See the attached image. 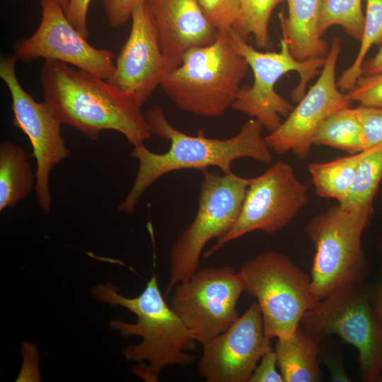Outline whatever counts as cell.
Segmentation results:
<instances>
[{
	"instance_id": "obj_1",
	"label": "cell",
	"mask_w": 382,
	"mask_h": 382,
	"mask_svg": "<svg viewBox=\"0 0 382 382\" xmlns=\"http://www.w3.org/2000/svg\"><path fill=\"white\" fill-rule=\"evenodd\" d=\"M152 135L170 141L163 154L148 149L144 143L134 146L131 156L139 161L134 183L119 211L131 214L141 197L160 178L182 169L201 172L214 166L223 173H230L231 163L241 158H250L265 164L272 162L271 149L262 136L263 125L252 118L245 122L232 137L220 139L206 137L201 132L192 136L175 128L167 120L159 106L149 108L146 115Z\"/></svg>"
},
{
	"instance_id": "obj_2",
	"label": "cell",
	"mask_w": 382,
	"mask_h": 382,
	"mask_svg": "<svg viewBox=\"0 0 382 382\" xmlns=\"http://www.w3.org/2000/svg\"><path fill=\"white\" fill-rule=\"evenodd\" d=\"M40 79L45 101L62 123L90 139L103 130L121 133L133 146L151 137L141 107L107 80L57 61H45Z\"/></svg>"
},
{
	"instance_id": "obj_3",
	"label": "cell",
	"mask_w": 382,
	"mask_h": 382,
	"mask_svg": "<svg viewBox=\"0 0 382 382\" xmlns=\"http://www.w3.org/2000/svg\"><path fill=\"white\" fill-rule=\"evenodd\" d=\"M98 301L111 306H122L134 313L135 323L112 320L110 326L123 337L138 336L141 341L123 348L122 353L127 361L137 364L130 369L132 374L146 382H156L166 366H188L195 356L197 342L162 294L155 273L143 291L133 298L119 293L111 282L99 283L91 289Z\"/></svg>"
},
{
	"instance_id": "obj_4",
	"label": "cell",
	"mask_w": 382,
	"mask_h": 382,
	"mask_svg": "<svg viewBox=\"0 0 382 382\" xmlns=\"http://www.w3.org/2000/svg\"><path fill=\"white\" fill-rule=\"evenodd\" d=\"M249 68L229 33L216 30L212 42L187 50L180 64L165 76L159 86L180 109L217 118L236 100Z\"/></svg>"
},
{
	"instance_id": "obj_5",
	"label": "cell",
	"mask_w": 382,
	"mask_h": 382,
	"mask_svg": "<svg viewBox=\"0 0 382 382\" xmlns=\"http://www.w3.org/2000/svg\"><path fill=\"white\" fill-rule=\"evenodd\" d=\"M373 212V207L348 209L338 204L306 225L305 232L316 248L310 277L318 301L340 287L365 282L369 269L361 237Z\"/></svg>"
},
{
	"instance_id": "obj_6",
	"label": "cell",
	"mask_w": 382,
	"mask_h": 382,
	"mask_svg": "<svg viewBox=\"0 0 382 382\" xmlns=\"http://www.w3.org/2000/svg\"><path fill=\"white\" fill-rule=\"evenodd\" d=\"M371 285L349 284L334 291L307 311L300 326L319 342L332 335L359 352L360 378L378 382L382 374V321L371 302Z\"/></svg>"
},
{
	"instance_id": "obj_7",
	"label": "cell",
	"mask_w": 382,
	"mask_h": 382,
	"mask_svg": "<svg viewBox=\"0 0 382 382\" xmlns=\"http://www.w3.org/2000/svg\"><path fill=\"white\" fill-rule=\"evenodd\" d=\"M239 272L245 291L257 299L270 340L293 335L305 313L320 302L312 291L310 275L279 253H260L245 262Z\"/></svg>"
},
{
	"instance_id": "obj_8",
	"label": "cell",
	"mask_w": 382,
	"mask_h": 382,
	"mask_svg": "<svg viewBox=\"0 0 382 382\" xmlns=\"http://www.w3.org/2000/svg\"><path fill=\"white\" fill-rule=\"evenodd\" d=\"M199 207L192 222L173 243L170 251V278L164 296L175 286L188 280L199 270L207 243L225 235L235 224L250 178L233 172L202 171Z\"/></svg>"
},
{
	"instance_id": "obj_9",
	"label": "cell",
	"mask_w": 382,
	"mask_h": 382,
	"mask_svg": "<svg viewBox=\"0 0 382 382\" xmlns=\"http://www.w3.org/2000/svg\"><path fill=\"white\" fill-rule=\"evenodd\" d=\"M228 33L236 50L246 60L254 77L252 85L241 87L231 108L257 120L272 132L282 124L281 116L286 117L294 109L289 102L275 91L278 80L290 71L299 74V84L291 96L293 101L299 102L306 93L307 83L320 73L326 58L296 59L284 35L280 40L279 52H262L249 45L233 28Z\"/></svg>"
},
{
	"instance_id": "obj_10",
	"label": "cell",
	"mask_w": 382,
	"mask_h": 382,
	"mask_svg": "<svg viewBox=\"0 0 382 382\" xmlns=\"http://www.w3.org/2000/svg\"><path fill=\"white\" fill-rule=\"evenodd\" d=\"M173 290L171 308L202 345L238 320L237 303L245 284L233 267H211L199 269Z\"/></svg>"
},
{
	"instance_id": "obj_11",
	"label": "cell",
	"mask_w": 382,
	"mask_h": 382,
	"mask_svg": "<svg viewBox=\"0 0 382 382\" xmlns=\"http://www.w3.org/2000/svg\"><path fill=\"white\" fill-rule=\"evenodd\" d=\"M308 199V187L297 178L291 165L282 161L274 163L260 175L250 178L235 224L204 257L251 231H279L307 204Z\"/></svg>"
},
{
	"instance_id": "obj_12",
	"label": "cell",
	"mask_w": 382,
	"mask_h": 382,
	"mask_svg": "<svg viewBox=\"0 0 382 382\" xmlns=\"http://www.w3.org/2000/svg\"><path fill=\"white\" fill-rule=\"evenodd\" d=\"M18 58L13 54L0 61V77L12 100L13 125L28 137L36 161L35 190L40 207L49 214L52 196L50 176L54 167L69 155L61 134L62 122L48 104L39 103L20 83L16 71Z\"/></svg>"
},
{
	"instance_id": "obj_13",
	"label": "cell",
	"mask_w": 382,
	"mask_h": 382,
	"mask_svg": "<svg viewBox=\"0 0 382 382\" xmlns=\"http://www.w3.org/2000/svg\"><path fill=\"white\" fill-rule=\"evenodd\" d=\"M40 4L42 17L37 30L13 43L18 59L26 63L40 58L61 62L108 80L115 71V53L91 45L54 1L40 0Z\"/></svg>"
},
{
	"instance_id": "obj_14",
	"label": "cell",
	"mask_w": 382,
	"mask_h": 382,
	"mask_svg": "<svg viewBox=\"0 0 382 382\" xmlns=\"http://www.w3.org/2000/svg\"><path fill=\"white\" fill-rule=\"evenodd\" d=\"M341 40L335 37L316 82L305 93L284 122L265 137L269 148L282 154L292 153L305 159L321 125L336 111L349 107L352 101L337 87L336 66L342 50Z\"/></svg>"
},
{
	"instance_id": "obj_15",
	"label": "cell",
	"mask_w": 382,
	"mask_h": 382,
	"mask_svg": "<svg viewBox=\"0 0 382 382\" xmlns=\"http://www.w3.org/2000/svg\"><path fill=\"white\" fill-rule=\"evenodd\" d=\"M257 301L226 331L202 345L198 374L207 382H249L262 355L272 349Z\"/></svg>"
},
{
	"instance_id": "obj_16",
	"label": "cell",
	"mask_w": 382,
	"mask_h": 382,
	"mask_svg": "<svg viewBox=\"0 0 382 382\" xmlns=\"http://www.w3.org/2000/svg\"><path fill=\"white\" fill-rule=\"evenodd\" d=\"M131 20L129 36L116 58L115 71L107 81L141 107L168 74V64L144 0L135 4Z\"/></svg>"
},
{
	"instance_id": "obj_17",
	"label": "cell",
	"mask_w": 382,
	"mask_h": 382,
	"mask_svg": "<svg viewBox=\"0 0 382 382\" xmlns=\"http://www.w3.org/2000/svg\"><path fill=\"white\" fill-rule=\"evenodd\" d=\"M154 19L169 73L189 49L213 42L216 30L204 16L198 0H144Z\"/></svg>"
},
{
	"instance_id": "obj_18",
	"label": "cell",
	"mask_w": 382,
	"mask_h": 382,
	"mask_svg": "<svg viewBox=\"0 0 382 382\" xmlns=\"http://www.w3.org/2000/svg\"><path fill=\"white\" fill-rule=\"evenodd\" d=\"M288 17L279 13L282 35L299 61L326 58L330 47L322 38L319 23L321 0H286Z\"/></svg>"
},
{
	"instance_id": "obj_19",
	"label": "cell",
	"mask_w": 382,
	"mask_h": 382,
	"mask_svg": "<svg viewBox=\"0 0 382 382\" xmlns=\"http://www.w3.org/2000/svg\"><path fill=\"white\" fill-rule=\"evenodd\" d=\"M319 343L300 325L293 335L277 339L274 352L284 382L321 381Z\"/></svg>"
},
{
	"instance_id": "obj_20",
	"label": "cell",
	"mask_w": 382,
	"mask_h": 382,
	"mask_svg": "<svg viewBox=\"0 0 382 382\" xmlns=\"http://www.w3.org/2000/svg\"><path fill=\"white\" fill-rule=\"evenodd\" d=\"M24 149L17 144L4 141L0 145V211L13 207L28 197L35 185Z\"/></svg>"
},
{
	"instance_id": "obj_21",
	"label": "cell",
	"mask_w": 382,
	"mask_h": 382,
	"mask_svg": "<svg viewBox=\"0 0 382 382\" xmlns=\"http://www.w3.org/2000/svg\"><path fill=\"white\" fill-rule=\"evenodd\" d=\"M359 158L360 153H357L328 162L309 163L308 169L316 193L342 202L354 182Z\"/></svg>"
},
{
	"instance_id": "obj_22",
	"label": "cell",
	"mask_w": 382,
	"mask_h": 382,
	"mask_svg": "<svg viewBox=\"0 0 382 382\" xmlns=\"http://www.w3.org/2000/svg\"><path fill=\"white\" fill-rule=\"evenodd\" d=\"M313 144L342 149L352 154L365 151L366 138L355 109L347 107L328 117L315 134Z\"/></svg>"
},
{
	"instance_id": "obj_23",
	"label": "cell",
	"mask_w": 382,
	"mask_h": 382,
	"mask_svg": "<svg viewBox=\"0 0 382 382\" xmlns=\"http://www.w3.org/2000/svg\"><path fill=\"white\" fill-rule=\"evenodd\" d=\"M382 179V144L360 152L352 185L340 205L345 208L373 207Z\"/></svg>"
},
{
	"instance_id": "obj_24",
	"label": "cell",
	"mask_w": 382,
	"mask_h": 382,
	"mask_svg": "<svg viewBox=\"0 0 382 382\" xmlns=\"http://www.w3.org/2000/svg\"><path fill=\"white\" fill-rule=\"evenodd\" d=\"M286 0H242L233 29L243 39L253 35L255 45L262 49L272 45L268 24L274 8Z\"/></svg>"
},
{
	"instance_id": "obj_25",
	"label": "cell",
	"mask_w": 382,
	"mask_h": 382,
	"mask_svg": "<svg viewBox=\"0 0 382 382\" xmlns=\"http://www.w3.org/2000/svg\"><path fill=\"white\" fill-rule=\"evenodd\" d=\"M364 16L361 45L357 55L352 65L343 71L337 82V87L342 92L352 89L361 75L362 64L371 46L382 44V0H366Z\"/></svg>"
},
{
	"instance_id": "obj_26",
	"label": "cell",
	"mask_w": 382,
	"mask_h": 382,
	"mask_svg": "<svg viewBox=\"0 0 382 382\" xmlns=\"http://www.w3.org/2000/svg\"><path fill=\"white\" fill-rule=\"evenodd\" d=\"M361 0H321L320 33L323 36L332 26L340 25L357 40H361L364 25Z\"/></svg>"
},
{
	"instance_id": "obj_27",
	"label": "cell",
	"mask_w": 382,
	"mask_h": 382,
	"mask_svg": "<svg viewBox=\"0 0 382 382\" xmlns=\"http://www.w3.org/2000/svg\"><path fill=\"white\" fill-rule=\"evenodd\" d=\"M242 0H198L199 6L215 30L228 32L238 16Z\"/></svg>"
},
{
	"instance_id": "obj_28",
	"label": "cell",
	"mask_w": 382,
	"mask_h": 382,
	"mask_svg": "<svg viewBox=\"0 0 382 382\" xmlns=\"http://www.w3.org/2000/svg\"><path fill=\"white\" fill-rule=\"evenodd\" d=\"M346 93L352 102L366 107L382 108V71L361 75Z\"/></svg>"
},
{
	"instance_id": "obj_29",
	"label": "cell",
	"mask_w": 382,
	"mask_h": 382,
	"mask_svg": "<svg viewBox=\"0 0 382 382\" xmlns=\"http://www.w3.org/2000/svg\"><path fill=\"white\" fill-rule=\"evenodd\" d=\"M341 351L335 341L325 338L319 343L318 359L328 369L332 381L349 382L352 380L346 371Z\"/></svg>"
},
{
	"instance_id": "obj_30",
	"label": "cell",
	"mask_w": 382,
	"mask_h": 382,
	"mask_svg": "<svg viewBox=\"0 0 382 382\" xmlns=\"http://www.w3.org/2000/svg\"><path fill=\"white\" fill-rule=\"evenodd\" d=\"M354 109L364 129L366 149L381 145L382 108L366 107L359 105Z\"/></svg>"
},
{
	"instance_id": "obj_31",
	"label": "cell",
	"mask_w": 382,
	"mask_h": 382,
	"mask_svg": "<svg viewBox=\"0 0 382 382\" xmlns=\"http://www.w3.org/2000/svg\"><path fill=\"white\" fill-rule=\"evenodd\" d=\"M138 1L103 0V8L109 25L115 28L125 25L131 19L132 11Z\"/></svg>"
},
{
	"instance_id": "obj_32",
	"label": "cell",
	"mask_w": 382,
	"mask_h": 382,
	"mask_svg": "<svg viewBox=\"0 0 382 382\" xmlns=\"http://www.w3.org/2000/svg\"><path fill=\"white\" fill-rule=\"evenodd\" d=\"M277 355L272 349L261 357L249 382H284L283 377L277 369Z\"/></svg>"
},
{
	"instance_id": "obj_33",
	"label": "cell",
	"mask_w": 382,
	"mask_h": 382,
	"mask_svg": "<svg viewBox=\"0 0 382 382\" xmlns=\"http://www.w3.org/2000/svg\"><path fill=\"white\" fill-rule=\"evenodd\" d=\"M91 0H70L65 13L71 25L86 38L89 35L87 17Z\"/></svg>"
},
{
	"instance_id": "obj_34",
	"label": "cell",
	"mask_w": 382,
	"mask_h": 382,
	"mask_svg": "<svg viewBox=\"0 0 382 382\" xmlns=\"http://www.w3.org/2000/svg\"><path fill=\"white\" fill-rule=\"evenodd\" d=\"M378 249L381 255V278L376 285H371V302L375 312L382 321V238L379 241Z\"/></svg>"
},
{
	"instance_id": "obj_35",
	"label": "cell",
	"mask_w": 382,
	"mask_h": 382,
	"mask_svg": "<svg viewBox=\"0 0 382 382\" xmlns=\"http://www.w3.org/2000/svg\"><path fill=\"white\" fill-rule=\"evenodd\" d=\"M382 71V45L371 58L364 60L361 66V75H371Z\"/></svg>"
},
{
	"instance_id": "obj_36",
	"label": "cell",
	"mask_w": 382,
	"mask_h": 382,
	"mask_svg": "<svg viewBox=\"0 0 382 382\" xmlns=\"http://www.w3.org/2000/svg\"><path fill=\"white\" fill-rule=\"evenodd\" d=\"M52 1L56 2L62 8V10L66 13L69 7L70 0H52Z\"/></svg>"
},
{
	"instance_id": "obj_37",
	"label": "cell",
	"mask_w": 382,
	"mask_h": 382,
	"mask_svg": "<svg viewBox=\"0 0 382 382\" xmlns=\"http://www.w3.org/2000/svg\"><path fill=\"white\" fill-rule=\"evenodd\" d=\"M378 382H382V374L378 379Z\"/></svg>"
}]
</instances>
